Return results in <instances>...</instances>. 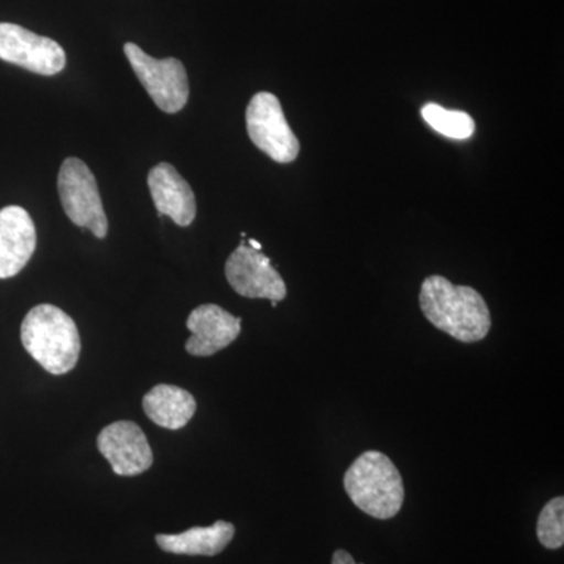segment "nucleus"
Returning <instances> with one entry per match:
<instances>
[{
	"label": "nucleus",
	"instance_id": "7ed1b4c3",
	"mask_svg": "<svg viewBox=\"0 0 564 564\" xmlns=\"http://www.w3.org/2000/svg\"><path fill=\"white\" fill-rule=\"evenodd\" d=\"M345 492L351 502L375 519L395 518L404 502L402 474L388 455L364 452L344 475Z\"/></svg>",
	"mask_w": 564,
	"mask_h": 564
},
{
	"label": "nucleus",
	"instance_id": "f3484780",
	"mask_svg": "<svg viewBox=\"0 0 564 564\" xmlns=\"http://www.w3.org/2000/svg\"><path fill=\"white\" fill-rule=\"evenodd\" d=\"M333 564H356V562L347 551H336L333 555Z\"/></svg>",
	"mask_w": 564,
	"mask_h": 564
},
{
	"label": "nucleus",
	"instance_id": "20e7f679",
	"mask_svg": "<svg viewBox=\"0 0 564 564\" xmlns=\"http://www.w3.org/2000/svg\"><path fill=\"white\" fill-rule=\"evenodd\" d=\"M58 195L63 210L79 228L88 229L98 239H106L109 221L104 212L101 193L95 174L80 159L69 158L58 173Z\"/></svg>",
	"mask_w": 564,
	"mask_h": 564
},
{
	"label": "nucleus",
	"instance_id": "9d476101",
	"mask_svg": "<svg viewBox=\"0 0 564 564\" xmlns=\"http://www.w3.org/2000/svg\"><path fill=\"white\" fill-rule=\"evenodd\" d=\"M187 328L192 336L185 344V350L188 355L207 358L229 347L239 337L242 318L218 304H203L188 315Z\"/></svg>",
	"mask_w": 564,
	"mask_h": 564
},
{
	"label": "nucleus",
	"instance_id": "ddd939ff",
	"mask_svg": "<svg viewBox=\"0 0 564 564\" xmlns=\"http://www.w3.org/2000/svg\"><path fill=\"white\" fill-rule=\"evenodd\" d=\"M236 527L231 522L217 521L210 527H193L180 534H158L159 547L169 554L215 556L231 543Z\"/></svg>",
	"mask_w": 564,
	"mask_h": 564
},
{
	"label": "nucleus",
	"instance_id": "f8f14e48",
	"mask_svg": "<svg viewBox=\"0 0 564 564\" xmlns=\"http://www.w3.org/2000/svg\"><path fill=\"white\" fill-rule=\"evenodd\" d=\"M148 187L159 217L166 215L182 228L192 225L196 217L195 193L172 163L155 165L148 176Z\"/></svg>",
	"mask_w": 564,
	"mask_h": 564
},
{
	"label": "nucleus",
	"instance_id": "6ab92c4d",
	"mask_svg": "<svg viewBox=\"0 0 564 564\" xmlns=\"http://www.w3.org/2000/svg\"><path fill=\"white\" fill-rule=\"evenodd\" d=\"M359 564H364V563H359Z\"/></svg>",
	"mask_w": 564,
	"mask_h": 564
},
{
	"label": "nucleus",
	"instance_id": "a211bd4d",
	"mask_svg": "<svg viewBox=\"0 0 564 564\" xmlns=\"http://www.w3.org/2000/svg\"><path fill=\"white\" fill-rule=\"evenodd\" d=\"M248 245H250V247L252 248V250H258V251H261L262 250V245L258 242V240H254V239H250L248 240Z\"/></svg>",
	"mask_w": 564,
	"mask_h": 564
},
{
	"label": "nucleus",
	"instance_id": "6e6552de",
	"mask_svg": "<svg viewBox=\"0 0 564 564\" xmlns=\"http://www.w3.org/2000/svg\"><path fill=\"white\" fill-rule=\"evenodd\" d=\"M0 61L41 76H55L65 68L66 54L57 41L21 25L0 22Z\"/></svg>",
	"mask_w": 564,
	"mask_h": 564
},
{
	"label": "nucleus",
	"instance_id": "423d86ee",
	"mask_svg": "<svg viewBox=\"0 0 564 564\" xmlns=\"http://www.w3.org/2000/svg\"><path fill=\"white\" fill-rule=\"evenodd\" d=\"M245 120H247L250 140L263 154L278 163L296 161L300 154V141L285 120L276 96L267 91L252 96Z\"/></svg>",
	"mask_w": 564,
	"mask_h": 564
},
{
	"label": "nucleus",
	"instance_id": "4468645a",
	"mask_svg": "<svg viewBox=\"0 0 564 564\" xmlns=\"http://www.w3.org/2000/svg\"><path fill=\"white\" fill-rule=\"evenodd\" d=\"M144 414L155 425L166 430H181L196 413V400L191 392L177 386H154L143 397Z\"/></svg>",
	"mask_w": 564,
	"mask_h": 564
},
{
	"label": "nucleus",
	"instance_id": "0eeeda50",
	"mask_svg": "<svg viewBox=\"0 0 564 564\" xmlns=\"http://www.w3.org/2000/svg\"><path fill=\"white\" fill-rule=\"evenodd\" d=\"M243 242L229 256L225 273L229 285L245 299H263L282 302L288 295V288L270 259L261 251L252 250Z\"/></svg>",
	"mask_w": 564,
	"mask_h": 564
},
{
	"label": "nucleus",
	"instance_id": "39448f33",
	"mask_svg": "<svg viewBox=\"0 0 564 564\" xmlns=\"http://www.w3.org/2000/svg\"><path fill=\"white\" fill-rule=\"evenodd\" d=\"M124 54L159 109L165 113H177L184 109L191 96V85L182 62L177 58L158 61L133 43L124 44Z\"/></svg>",
	"mask_w": 564,
	"mask_h": 564
},
{
	"label": "nucleus",
	"instance_id": "1a4fd4ad",
	"mask_svg": "<svg viewBox=\"0 0 564 564\" xmlns=\"http://www.w3.org/2000/svg\"><path fill=\"white\" fill-rule=\"evenodd\" d=\"M98 448L113 473L121 477L147 473L154 463L147 434L133 422L110 423L99 433Z\"/></svg>",
	"mask_w": 564,
	"mask_h": 564
},
{
	"label": "nucleus",
	"instance_id": "f257e3e1",
	"mask_svg": "<svg viewBox=\"0 0 564 564\" xmlns=\"http://www.w3.org/2000/svg\"><path fill=\"white\" fill-rule=\"evenodd\" d=\"M419 304L426 321L464 344L480 343L491 329L484 296L469 285H455L440 274L422 282Z\"/></svg>",
	"mask_w": 564,
	"mask_h": 564
},
{
	"label": "nucleus",
	"instance_id": "9b49d317",
	"mask_svg": "<svg viewBox=\"0 0 564 564\" xmlns=\"http://www.w3.org/2000/svg\"><path fill=\"white\" fill-rule=\"evenodd\" d=\"M36 229L29 212L20 206L0 210V280L17 276L31 261Z\"/></svg>",
	"mask_w": 564,
	"mask_h": 564
},
{
	"label": "nucleus",
	"instance_id": "dca6fc26",
	"mask_svg": "<svg viewBox=\"0 0 564 564\" xmlns=\"http://www.w3.org/2000/svg\"><path fill=\"white\" fill-rule=\"evenodd\" d=\"M538 540L545 549H560L564 544V499L555 497L544 505L536 524Z\"/></svg>",
	"mask_w": 564,
	"mask_h": 564
},
{
	"label": "nucleus",
	"instance_id": "f03ea898",
	"mask_svg": "<svg viewBox=\"0 0 564 564\" xmlns=\"http://www.w3.org/2000/svg\"><path fill=\"white\" fill-rule=\"evenodd\" d=\"M21 340L25 351L52 375L68 373L79 361V329L54 304H40L29 311L21 325Z\"/></svg>",
	"mask_w": 564,
	"mask_h": 564
},
{
	"label": "nucleus",
	"instance_id": "2eb2a0df",
	"mask_svg": "<svg viewBox=\"0 0 564 564\" xmlns=\"http://www.w3.org/2000/svg\"><path fill=\"white\" fill-rule=\"evenodd\" d=\"M421 113L423 120L433 131L447 137V139L466 140L474 135V118L466 111L448 110L430 102L422 107Z\"/></svg>",
	"mask_w": 564,
	"mask_h": 564
}]
</instances>
